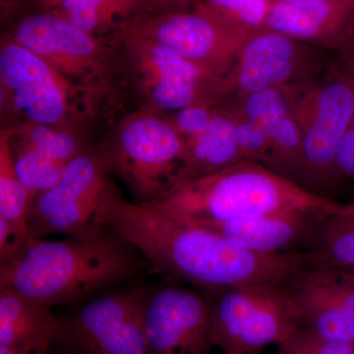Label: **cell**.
<instances>
[{"instance_id": "obj_1", "label": "cell", "mask_w": 354, "mask_h": 354, "mask_svg": "<svg viewBox=\"0 0 354 354\" xmlns=\"http://www.w3.org/2000/svg\"><path fill=\"white\" fill-rule=\"evenodd\" d=\"M109 228L160 272L209 293L242 286H283L310 266L312 251L264 254L232 244L213 230L125 199Z\"/></svg>"}, {"instance_id": "obj_2", "label": "cell", "mask_w": 354, "mask_h": 354, "mask_svg": "<svg viewBox=\"0 0 354 354\" xmlns=\"http://www.w3.org/2000/svg\"><path fill=\"white\" fill-rule=\"evenodd\" d=\"M137 252L111 230L88 241L35 239L20 260L0 268V288L48 307L76 302L141 272L146 259Z\"/></svg>"}, {"instance_id": "obj_3", "label": "cell", "mask_w": 354, "mask_h": 354, "mask_svg": "<svg viewBox=\"0 0 354 354\" xmlns=\"http://www.w3.org/2000/svg\"><path fill=\"white\" fill-rule=\"evenodd\" d=\"M151 206L206 225L286 211L339 215L354 205L339 204L264 165L242 160L216 174L177 183Z\"/></svg>"}, {"instance_id": "obj_4", "label": "cell", "mask_w": 354, "mask_h": 354, "mask_svg": "<svg viewBox=\"0 0 354 354\" xmlns=\"http://www.w3.org/2000/svg\"><path fill=\"white\" fill-rule=\"evenodd\" d=\"M120 90L127 111L176 113L216 106L232 99L228 73L204 66L145 37L122 30L115 35Z\"/></svg>"}, {"instance_id": "obj_5", "label": "cell", "mask_w": 354, "mask_h": 354, "mask_svg": "<svg viewBox=\"0 0 354 354\" xmlns=\"http://www.w3.org/2000/svg\"><path fill=\"white\" fill-rule=\"evenodd\" d=\"M120 111L76 87L38 55L3 34L0 41L1 129L20 123L94 129ZM121 114V113H120Z\"/></svg>"}, {"instance_id": "obj_6", "label": "cell", "mask_w": 354, "mask_h": 354, "mask_svg": "<svg viewBox=\"0 0 354 354\" xmlns=\"http://www.w3.org/2000/svg\"><path fill=\"white\" fill-rule=\"evenodd\" d=\"M4 34L38 55L76 87L111 108L128 113L120 90L116 37H99L79 29L53 11H25Z\"/></svg>"}, {"instance_id": "obj_7", "label": "cell", "mask_w": 354, "mask_h": 354, "mask_svg": "<svg viewBox=\"0 0 354 354\" xmlns=\"http://www.w3.org/2000/svg\"><path fill=\"white\" fill-rule=\"evenodd\" d=\"M97 150L134 203L153 205L178 180L184 143L164 114L135 109L114 122Z\"/></svg>"}, {"instance_id": "obj_8", "label": "cell", "mask_w": 354, "mask_h": 354, "mask_svg": "<svg viewBox=\"0 0 354 354\" xmlns=\"http://www.w3.org/2000/svg\"><path fill=\"white\" fill-rule=\"evenodd\" d=\"M122 199L95 146L70 162L60 180L32 203L28 228L38 239L57 234L97 239L111 230L109 220Z\"/></svg>"}, {"instance_id": "obj_9", "label": "cell", "mask_w": 354, "mask_h": 354, "mask_svg": "<svg viewBox=\"0 0 354 354\" xmlns=\"http://www.w3.org/2000/svg\"><path fill=\"white\" fill-rule=\"evenodd\" d=\"M299 128L304 150L302 185L328 197L341 184L337 156L354 111V87L328 71L324 80L283 88Z\"/></svg>"}, {"instance_id": "obj_10", "label": "cell", "mask_w": 354, "mask_h": 354, "mask_svg": "<svg viewBox=\"0 0 354 354\" xmlns=\"http://www.w3.org/2000/svg\"><path fill=\"white\" fill-rule=\"evenodd\" d=\"M211 339L223 353H261L298 327L283 286H242L207 293Z\"/></svg>"}, {"instance_id": "obj_11", "label": "cell", "mask_w": 354, "mask_h": 354, "mask_svg": "<svg viewBox=\"0 0 354 354\" xmlns=\"http://www.w3.org/2000/svg\"><path fill=\"white\" fill-rule=\"evenodd\" d=\"M147 295L134 288L95 298L65 322L55 342L69 354H152L144 326Z\"/></svg>"}, {"instance_id": "obj_12", "label": "cell", "mask_w": 354, "mask_h": 354, "mask_svg": "<svg viewBox=\"0 0 354 354\" xmlns=\"http://www.w3.org/2000/svg\"><path fill=\"white\" fill-rule=\"evenodd\" d=\"M326 51L278 32L256 34L242 46L228 71L232 97L315 80L329 67Z\"/></svg>"}, {"instance_id": "obj_13", "label": "cell", "mask_w": 354, "mask_h": 354, "mask_svg": "<svg viewBox=\"0 0 354 354\" xmlns=\"http://www.w3.org/2000/svg\"><path fill=\"white\" fill-rule=\"evenodd\" d=\"M122 30L153 39L191 62L223 73H228L242 46L255 36L225 27L193 6L141 16Z\"/></svg>"}, {"instance_id": "obj_14", "label": "cell", "mask_w": 354, "mask_h": 354, "mask_svg": "<svg viewBox=\"0 0 354 354\" xmlns=\"http://www.w3.org/2000/svg\"><path fill=\"white\" fill-rule=\"evenodd\" d=\"M147 342L152 354H211L209 300L206 292L167 285L147 295Z\"/></svg>"}, {"instance_id": "obj_15", "label": "cell", "mask_w": 354, "mask_h": 354, "mask_svg": "<svg viewBox=\"0 0 354 354\" xmlns=\"http://www.w3.org/2000/svg\"><path fill=\"white\" fill-rule=\"evenodd\" d=\"M298 326L354 344V279L316 263L283 286Z\"/></svg>"}, {"instance_id": "obj_16", "label": "cell", "mask_w": 354, "mask_h": 354, "mask_svg": "<svg viewBox=\"0 0 354 354\" xmlns=\"http://www.w3.org/2000/svg\"><path fill=\"white\" fill-rule=\"evenodd\" d=\"M165 115L184 143L177 183L209 176L245 160L227 102L189 106Z\"/></svg>"}, {"instance_id": "obj_17", "label": "cell", "mask_w": 354, "mask_h": 354, "mask_svg": "<svg viewBox=\"0 0 354 354\" xmlns=\"http://www.w3.org/2000/svg\"><path fill=\"white\" fill-rule=\"evenodd\" d=\"M327 216L318 212L286 211L197 225L253 252L286 253L309 251Z\"/></svg>"}, {"instance_id": "obj_18", "label": "cell", "mask_w": 354, "mask_h": 354, "mask_svg": "<svg viewBox=\"0 0 354 354\" xmlns=\"http://www.w3.org/2000/svg\"><path fill=\"white\" fill-rule=\"evenodd\" d=\"M267 30L335 53L353 32L354 0H278Z\"/></svg>"}, {"instance_id": "obj_19", "label": "cell", "mask_w": 354, "mask_h": 354, "mask_svg": "<svg viewBox=\"0 0 354 354\" xmlns=\"http://www.w3.org/2000/svg\"><path fill=\"white\" fill-rule=\"evenodd\" d=\"M234 97L264 135L269 149L266 167L302 185L301 135L285 91L269 88Z\"/></svg>"}, {"instance_id": "obj_20", "label": "cell", "mask_w": 354, "mask_h": 354, "mask_svg": "<svg viewBox=\"0 0 354 354\" xmlns=\"http://www.w3.org/2000/svg\"><path fill=\"white\" fill-rule=\"evenodd\" d=\"M64 327L50 307L0 288V346L50 349Z\"/></svg>"}, {"instance_id": "obj_21", "label": "cell", "mask_w": 354, "mask_h": 354, "mask_svg": "<svg viewBox=\"0 0 354 354\" xmlns=\"http://www.w3.org/2000/svg\"><path fill=\"white\" fill-rule=\"evenodd\" d=\"M53 13L83 31L114 37L144 15L143 0H65Z\"/></svg>"}, {"instance_id": "obj_22", "label": "cell", "mask_w": 354, "mask_h": 354, "mask_svg": "<svg viewBox=\"0 0 354 354\" xmlns=\"http://www.w3.org/2000/svg\"><path fill=\"white\" fill-rule=\"evenodd\" d=\"M6 130L67 165L90 152L99 143L95 139L94 129L88 127L20 123Z\"/></svg>"}, {"instance_id": "obj_23", "label": "cell", "mask_w": 354, "mask_h": 354, "mask_svg": "<svg viewBox=\"0 0 354 354\" xmlns=\"http://www.w3.org/2000/svg\"><path fill=\"white\" fill-rule=\"evenodd\" d=\"M1 130L6 132L16 169L34 203L60 180L68 165L50 158L29 142L7 130Z\"/></svg>"}, {"instance_id": "obj_24", "label": "cell", "mask_w": 354, "mask_h": 354, "mask_svg": "<svg viewBox=\"0 0 354 354\" xmlns=\"http://www.w3.org/2000/svg\"><path fill=\"white\" fill-rule=\"evenodd\" d=\"M278 0H193L192 6L237 32L266 31L268 18Z\"/></svg>"}, {"instance_id": "obj_25", "label": "cell", "mask_w": 354, "mask_h": 354, "mask_svg": "<svg viewBox=\"0 0 354 354\" xmlns=\"http://www.w3.org/2000/svg\"><path fill=\"white\" fill-rule=\"evenodd\" d=\"M318 263L337 270L354 268V207L348 213L326 216L310 249Z\"/></svg>"}, {"instance_id": "obj_26", "label": "cell", "mask_w": 354, "mask_h": 354, "mask_svg": "<svg viewBox=\"0 0 354 354\" xmlns=\"http://www.w3.org/2000/svg\"><path fill=\"white\" fill-rule=\"evenodd\" d=\"M32 206L31 194L21 180L6 132L0 131V216L29 230L28 221Z\"/></svg>"}, {"instance_id": "obj_27", "label": "cell", "mask_w": 354, "mask_h": 354, "mask_svg": "<svg viewBox=\"0 0 354 354\" xmlns=\"http://www.w3.org/2000/svg\"><path fill=\"white\" fill-rule=\"evenodd\" d=\"M277 346L274 354H354V344L328 341L301 326Z\"/></svg>"}, {"instance_id": "obj_28", "label": "cell", "mask_w": 354, "mask_h": 354, "mask_svg": "<svg viewBox=\"0 0 354 354\" xmlns=\"http://www.w3.org/2000/svg\"><path fill=\"white\" fill-rule=\"evenodd\" d=\"M34 241L29 230L17 227L0 216V268L20 260Z\"/></svg>"}, {"instance_id": "obj_29", "label": "cell", "mask_w": 354, "mask_h": 354, "mask_svg": "<svg viewBox=\"0 0 354 354\" xmlns=\"http://www.w3.org/2000/svg\"><path fill=\"white\" fill-rule=\"evenodd\" d=\"M337 169L341 183H354V111L337 151Z\"/></svg>"}, {"instance_id": "obj_30", "label": "cell", "mask_w": 354, "mask_h": 354, "mask_svg": "<svg viewBox=\"0 0 354 354\" xmlns=\"http://www.w3.org/2000/svg\"><path fill=\"white\" fill-rule=\"evenodd\" d=\"M334 59L329 64L328 71L344 79L354 87V30L348 41L335 51Z\"/></svg>"}, {"instance_id": "obj_31", "label": "cell", "mask_w": 354, "mask_h": 354, "mask_svg": "<svg viewBox=\"0 0 354 354\" xmlns=\"http://www.w3.org/2000/svg\"><path fill=\"white\" fill-rule=\"evenodd\" d=\"M192 3L193 0H143V16L186 10L192 6Z\"/></svg>"}, {"instance_id": "obj_32", "label": "cell", "mask_w": 354, "mask_h": 354, "mask_svg": "<svg viewBox=\"0 0 354 354\" xmlns=\"http://www.w3.org/2000/svg\"><path fill=\"white\" fill-rule=\"evenodd\" d=\"M30 0H0L2 22L8 23L14 18L24 13L26 3Z\"/></svg>"}, {"instance_id": "obj_33", "label": "cell", "mask_w": 354, "mask_h": 354, "mask_svg": "<svg viewBox=\"0 0 354 354\" xmlns=\"http://www.w3.org/2000/svg\"><path fill=\"white\" fill-rule=\"evenodd\" d=\"M50 349H35L25 346H0V354H50Z\"/></svg>"}, {"instance_id": "obj_34", "label": "cell", "mask_w": 354, "mask_h": 354, "mask_svg": "<svg viewBox=\"0 0 354 354\" xmlns=\"http://www.w3.org/2000/svg\"><path fill=\"white\" fill-rule=\"evenodd\" d=\"M39 10H55L58 8L65 0H30Z\"/></svg>"}, {"instance_id": "obj_35", "label": "cell", "mask_w": 354, "mask_h": 354, "mask_svg": "<svg viewBox=\"0 0 354 354\" xmlns=\"http://www.w3.org/2000/svg\"><path fill=\"white\" fill-rule=\"evenodd\" d=\"M281 1H302V0H281Z\"/></svg>"}, {"instance_id": "obj_36", "label": "cell", "mask_w": 354, "mask_h": 354, "mask_svg": "<svg viewBox=\"0 0 354 354\" xmlns=\"http://www.w3.org/2000/svg\"><path fill=\"white\" fill-rule=\"evenodd\" d=\"M259 351L258 353H241V354H260ZM223 354H232V353H223Z\"/></svg>"}, {"instance_id": "obj_37", "label": "cell", "mask_w": 354, "mask_h": 354, "mask_svg": "<svg viewBox=\"0 0 354 354\" xmlns=\"http://www.w3.org/2000/svg\"><path fill=\"white\" fill-rule=\"evenodd\" d=\"M67 354H69V353H67Z\"/></svg>"}]
</instances>
